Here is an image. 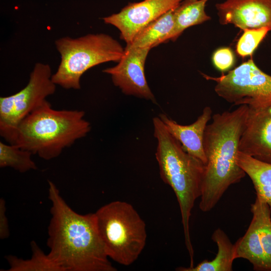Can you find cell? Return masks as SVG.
<instances>
[{"label":"cell","instance_id":"cell-1","mask_svg":"<svg viewBox=\"0 0 271 271\" xmlns=\"http://www.w3.org/2000/svg\"><path fill=\"white\" fill-rule=\"evenodd\" d=\"M51 217L48 227V255L61 271H116L109 260L95 213L74 211L48 181Z\"/></svg>","mask_w":271,"mask_h":271},{"label":"cell","instance_id":"cell-2","mask_svg":"<svg viewBox=\"0 0 271 271\" xmlns=\"http://www.w3.org/2000/svg\"><path fill=\"white\" fill-rule=\"evenodd\" d=\"M249 107L214 114L206 126L203 148L207 159L199 203L204 212L212 210L231 185L246 174L238 165L239 144Z\"/></svg>","mask_w":271,"mask_h":271},{"label":"cell","instance_id":"cell-3","mask_svg":"<svg viewBox=\"0 0 271 271\" xmlns=\"http://www.w3.org/2000/svg\"><path fill=\"white\" fill-rule=\"evenodd\" d=\"M154 135L157 140L156 158L162 180L174 191L180 207L185 243L190 262L194 250L189 231V220L196 200L200 197L205 164L187 153L167 130L159 117L153 119Z\"/></svg>","mask_w":271,"mask_h":271},{"label":"cell","instance_id":"cell-4","mask_svg":"<svg viewBox=\"0 0 271 271\" xmlns=\"http://www.w3.org/2000/svg\"><path fill=\"white\" fill-rule=\"evenodd\" d=\"M84 116L83 110L53 109L46 100L21 121L12 144L44 160L55 159L90 132Z\"/></svg>","mask_w":271,"mask_h":271},{"label":"cell","instance_id":"cell-5","mask_svg":"<svg viewBox=\"0 0 271 271\" xmlns=\"http://www.w3.org/2000/svg\"><path fill=\"white\" fill-rule=\"evenodd\" d=\"M98 230L109 258L128 266L139 257L147 240L146 224L129 203L114 201L94 213Z\"/></svg>","mask_w":271,"mask_h":271},{"label":"cell","instance_id":"cell-6","mask_svg":"<svg viewBox=\"0 0 271 271\" xmlns=\"http://www.w3.org/2000/svg\"><path fill=\"white\" fill-rule=\"evenodd\" d=\"M55 44L61 61L52 79L56 85L67 89H79L81 77L86 71L102 63L118 62L124 51L116 40L103 33L65 37Z\"/></svg>","mask_w":271,"mask_h":271},{"label":"cell","instance_id":"cell-7","mask_svg":"<svg viewBox=\"0 0 271 271\" xmlns=\"http://www.w3.org/2000/svg\"><path fill=\"white\" fill-rule=\"evenodd\" d=\"M52 75L49 65L38 62L25 87L13 95L0 97V134L9 144L13 143L21 121L55 93L56 85Z\"/></svg>","mask_w":271,"mask_h":271},{"label":"cell","instance_id":"cell-8","mask_svg":"<svg viewBox=\"0 0 271 271\" xmlns=\"http://www.w3.org/2000/svg\"><path fill=\"white\" fill-rule=\"evenodd\" d=\"M207 80L216 82V93L234 105L260 108L271 106V76L263 72L251 58L226 74L212 77L201 73Z\"/></svg>","mask_w":271,"mask_h":271},{"label":"cell","instance_id":"cell-9","mask_svg":"<svg viewBox=\"0 0 271 271\" xmlns=\"http://www.w3.org/2000/svg\"><path fill=\"white\" fill-rule=\"evenodd\" d=\"M252 219L237 241L240 255L256 271H271V208L256 196L251 204Z\"/></svg>","mask_w":271,"mask_h":271},{"label":"cell","instance_id":"cell-10","mask_svg":"<svg viewBox=\"0 0 271 271\" xmlns=\"http://www.w3.org/2000/svg\"><path fill=\"white\" fill-rule=\"evenodd\" d=\"M151 49L126 46L118 63L102 72L111 76L113 84L124 94L151 100H156L147 81L145 64Z\"/></svg>","mask_w":271,"mask_h":271},{"label":"cell","instance_id":"cell-11","mask_svg":"<svg viewBox=\"0 0 271 271\" xmlns=\"http://www.w3.org/2000/svg\"><path fill=\"white\" fill-rule=\"evenodd\" d=\"M183 0H143L129 3L120 11L102 18L104 23L116 27L120 38L130 44L143 28Z\"/></svg>","mask_w":271,"mask_h":271},{"label":"cell","instance_id":"cell-12","mask_svg":"<svg viewBox=\"0 0 271 271\" xmlns=\"http://www.w3.org/2000/svg\"><path fill=\"white\" fill-rule=\"evenodd\" d=\"M239 152L271 164V106L248 108Z\"/></svg>","mask_w":271,"mask_h":271},{"label":"cell","instance_id":"cell-13","mask_svg":"<svg viewBox=\"0 0 271 271\" xmlns=\"http://www.w3.org/2000/svg\"><path fill=\"white\" fill-rule=\"evenodd\" d=\"M215 7L221 25L242 30L266 27L271 31V0H226Z\"/></svg>","mask_w":271,"mask_h":271},{"label":"cell","instance_id":"cell-14","mask_svg":"<svg viewBox=\"0 0 271 271\" xmlns=\"http://www.w3.org/2000/svg\"><path fill=\"white\" fill-rule=\"evenodd\" d=\"M212 114L211 108L206 106L195 122L186 125L178 123L164 113L160 114L159 117L168 132L181 144L183 149L205 165L207 159L204 151L203 140Z\"/></svg>","mask_w":271,"mask_h":271},{"label":"cell","instance_id":"cell-15","mask_svg":"<svg viewBox=\"0 0 271 271\" xmlns=\"http://www.w3.org/2000/svg\"><path fill=\"white\" fill-rule=\"evenodd\" d=\"M216 243L218 251L211 260H204L196 266L179 267L178 271H231L235 255L234 245L230 241L224 231L220 228L216 229L211 236Z\"/></svg>","mask_w":271,"mask_h":271},{"label":"cell","instance_id":"cell-16","mask_svg":"<svg viewBox=\"0 0 271 271\" xmlns=\"http://www.w3.org/2000/svg\"><path fill=\"white\" fill-rule=\"evenodd\" d=\"M208 0H183L174 9V27L165 43L175 41L186 29L211 19L205 12Z\"/></svg>","mask_w":271,"mask_h":271},{"label":"cell","instance_id":"cell-17","mask_svg":"<svg viewBox=\"0 0 271 271\" xmlns=\"http://www.w3.org/2000/svg\"><path fill=\"white\" fill-rule=\"evenodd\" d=\"M236 161L251 179L256 196L271 208V164L259 161L240 152L237 153Z\"/></svg>","mask_w":271,"mask_h":271},{"label":"cell","instance_id":"cell-18","mask_svg":"<svg viewBox=\"0 0 271 271\" xmlns=\"http://www.w3.org/2000/svg\"><path fill=\"white\" fill-rule=\"evenodd\" d=\"M175 9L149 24L138 33L131 43L126 46L151 49L165 43L167 37L174 27Z\"/></svg>","mask_w":271,"mask_h":271},{"label":"cell","instance_id":"cell-19","mask_svg":"<svg viewBox=\"0 0 271 271\" xmlns=\"http://www.w3.org/2000/svg\"><path fill=\"white\" fill-rule=\"evenodd\" d=\"M31 247L32 255L30 259H24L13 255L6 256L10 266L7 271H61L35 241L31 242Z\"/></svg>","mask_w":271,"mask_h":271},{"label":"cell","instance_id":"cell-20","mask_svg":"<svg viewBox=\"0 0 271 271\" xmlns=\"http://www.w3.org/2000/svg\"><path fill=\"white\" fill-rule=\"evenodd\" d=\"M33 154L19 147L0 142V167H10L25 173L36 170L37 166L32 159Z\"/></svg>","mask_w":271,"mask_h":271},{"label":"cell","instance_id":"cell-21","mask_svg":"<svg viewBox=\"0 0 271 271\" xmlns=\"http://www.w3.org/2000/svg\"><path fill=\"white\" fill-rule=\"evenodd\" d=\"M236 45L237 54L242 58L251 56L269 30L266 27L244 29Z\"/></svg>","mask_w":271,"mask_h":271},{"label":"cell","instance_id":"cell-22","mask_svg":"<svg viewBox=\"0 0 271 271\" xmlns=\"http://www.w3.org/2000/svg\"><path fill=\"white\" fill-rule=\"evenodd\" d=\"M215 68L221 72L230 69L234 65L235 57L232 50L229 47H222L217 49L212 57Z\"/></svg>","mask_w":271,"mask_h":271},{"label":"cell","instance_id":"cell-23","mask_svg":"<svg viewBox=\"0 0 271 271\" xmlns=\"http://www.w3.org/2000/svg\"><path fill=\"white\" fill-rule=\"evenodd\" d=\"M6 210V202L3 198H1L0 199V238L1 239L6 238L10 235Z\"/></svg>","mask_w":271,"mask_h":271}]
</instances>
